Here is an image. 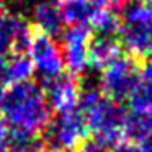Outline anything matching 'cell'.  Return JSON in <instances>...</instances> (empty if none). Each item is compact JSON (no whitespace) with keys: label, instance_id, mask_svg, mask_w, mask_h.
Wrapping results in <instances>:
<instances>
[{"label":"cell","instance_id":"ac0fdd59","mask_svg":"<svg viewBox=\"0 0 152 152\" xmlns=\"http://www.w3.org/2000/svg\"><path fill=\"white\" fill-rule=\"evenodd\" d=\"M79 152H108V149H105L95 141H83Z\"/></svg>","mask_w":152,"mask_h":152},{"label":"cell","instance_id":"52a82bcc","mask_svg":"<svg viewBox=\"0 0 152 152\" xmlns=\"http://www.w3.org/2000/svg\"><path fill=\"white\" fill-rule=\"evenodd\" d=\"M33 36L30 21H26L21 13H0V57L10 54H28Z\"/></svg>","mask_w":152,"mask_h":152},{"label":"cell","instance_id":"3957f363","mask_svg":"<svg viewBox=\"0 0 152 152\" xmlns=\"http://www.w3.org/2000/svg\"><path fill=\"white\" fill-rule=\"evenodd\" d=\"M82 115L85 116L87 129L93 134L95 142L105 149H113L121 142L123 123L126 118L123 103L102 95L92 106L82 111Z\"/></svg>","mask_w":152,"mask_h":152},{"label":"cell","instance_id":"484cf974","mask_svg":"<svg viewBox=\"0 0 152 152\" xmlns=\"http://www.w3.org/2000/svg\"><path fill=\"white\" fill-rule=\"evenodd\" d=\"M66 152H74V151H66Z\"/></svg>","mask_w":152,"mask_h":152},{"label":"cell","instance_id":"8992f818","mask_svg":"<svg viewBox=\"0 0 152 152\" xmlns=\"http://www.w3.org/2000/svg\"><path fill=\"white\" fill-rule=\"evenodd\" d=\"M28 57L33 64L34 75L38 77V83L41 87L64 72L61 46L56 43L54 38L48 36V34H34L30 49H28Z\"/></svg>","mask_w":152,"mask_h":152},{"label":"cell","instance_id":"5bb4252c","mask_svg":"<svg viewBox=\"0 0 152 152\" xmlns=\"http://www.w3.org/2000/svg\"><path fill=\"white\" fill-rule=\"evenodd\" d=\"M149 136H152V110H132L131 113H126L123 123V137L141 144Z\"/></svg>","mask_w":152,"mask_h":152},{"label":"cell","instance_id":"7c38bea8","mask_svg":"<svg viewBox=\"0 0 152 152\" xmlns=\"http://www.w3.org/2000/svg\"><path fill=\"white\" fill-rule=\"evenodd\" d=\"M34 75L33 64L28 54H10L0 57V83L15 85L30 80Z\"/></svg>","mask_w":152,"mask_h":152},{"label":"cell","instance_id":"d6986e66","mask_svg":"<svg viewBox=\"0 0 152 152\" xmlns=\"http://www.w3.org/2000/svg\"><path fill=\"white\" fill-rule=\"evenodd\" d=\"M111 152H141V149L136 144H132V142H123L121 141L118 145H115L111 149Z\"/></svg>","mask_w":152,"mask_h":152},{"label":"cell","instance_id":"6da1fadb","mask_svg":"<svg viewBox=\"0 0 152 152\" xmlns=\"http://www.w3.org/2000/svg\"><path fill=\"white\" fill-rule=\"evenodd\" d=\"M2 113L8 129L36 134H39L51 119V108L46 102L44 90L33 80L15 83L5 90Z\"/></svg>","mask_w":152,"mask_h":152},{"label":"cell","instance_id":"4fadbf2b","mask_svg":"<svg viewBox=\"0 0 152 152\" xmlns=\"http://www.w3.org/2000/svg\"><path fill=\"white\" fill-rule=\"evenodd\" d=\"M59 8L66 25L90 28L98 8L90 0H59Z\"/></svg>","mask_w":152,"mask_h":152},{"label":"cell","instance_id":"44dd1931","mask_svg":"<svg viewBox=\"0 0 152 152\" xmlns=\"http://www.w3.org/2000/svg\"><path fill=\"white\" fill-rule=\"evenodd\" d=\"M141 152H152V136H149L147 139L141 142Z\"/></svg>","mask_w":152,"mask_h":152},{"label":"cell","instance_id":"ffe728a7","mask_svg":"<svg viewBox=\"0 0 152 152\" xmlns=\"http://www.w3.org/2000/svg\"><path fill=\"white\" fill-rule=\"evenodd\" d=\"M7 141H8V126L5 124L4 119H0V149L7 147Z\"/></svg>","mask_w":152,"mask_h":152},{"label":"cell","instance_id":"8fae6325","mask_svg":"<svg viewBox=\"0 0 152 152\" xmlns=\"http://www.w3.org/2000/svg\"><path fill=\"white\" fill-rule=\"evenodd\" d=\"M121 43L116 36L93 34L88 39V66L92 70H103L121 56Z\"/></svg>","mask_w":152,"mask_h":152},{"label":"cell","instance_id":"ba28073f","mask_svg":"<svg viewBox=\"0 0 152 152\" xmlns=\"http://www.w3.org/2000/svg\"><path fill=\"white\" fill-rule=\"evenodd\" d=\"M61 53L67 74L77 77L88 72V28L69 26L61 34Z\"/></svg>","mask_w":152,"mask_h":152},{"label":"cell","instance_id":"7a4b0ae2","mask_svg":"<svg viewBox=\"0 0 152 152\" xmlns=\"http://www.w3.org/2000/svg\"><path fill=\"white\" fill-rule=\"evenodd\" d=\"M119 43L131 56H152V8L141 0H126L119 17Z\"/></svg>","mask_w":152,"mask_h":152},{"label":"cell","instance_id":"9c48e42d","mask_svg":"<svg viewBox=\"0 0 152 152\" xmlns=\"http://www.w3.org/2000/svg\"><path fill=\"white\" fill-rule=\"evenodd\" d=\"M46 102L49 108L56 113L69 111V110L77 108L79 102V93H80V83L77 79L70 74H61L59 77L53 79L43 85Z\"/></svg>","mask_w":152,"mask_h":152},{"label":"cell","instance_id":"d4e9b609","mask_svg":"<svg viewBox=\"0 0 152 152\" xmlns=\"http://www.w3.org/2000/svg\"><path fill=\"white\" fill-rule=\"evenodd\" d=\"M0 152H13V151H10L8 147H4V149H0Z\"/></svg>","mask_w":152,"mask_h":152},{"label":"cell","instance_id":"5b68a950","mask_svg":"<svg viewBox=\"0 0 152 152\" xmlns=\"http://www.w3.org/2000/svg\"><path fill=\"white\" fill-rule=\"evenodd\" d=\"M141 80V69L134 57H121L105 67L100 74L102 93L115 102L123 103L134 92Z\"/></svg>","mask_w":152,"mask_h":152},{"label":"cell","instance_id":"30bf717a","mask_svg":"<svg viewBox=\"0 0 152 152\" xmlns=\"http://www.w3.org/2000/svg\"><path fill=\"white\" fill-rule=\"evenodd\" d=\"M31 20L38 31L51 38H61L66 30V21L59 8V0L36 2L31 8Z\"/></svg>","mask_w":152,"mask_h":152},{"label":"cell","instance_id":"cb8c5ba5","mask_svg":"<svg viewBox=\"0 0 152 152\" xmlns=\"http://www.w3.org/2000/svg\"><path fill=\"white\" fill-rule=\"evenodd\" d=\"M141 2H144V4L147 5V7H151V8H152V0H141Z\"/></svg>","mask_w":152,"mask_h":152},{"label":"cell","instance_id":"7402d4cb","mask_svg":"<svg viewBox=\"0 0 152 152\" xmlns=\"http://www.w3.org/2000/svg\"><path fill=\"white\" fill-rule=\"evenodd\" d=\"M4 96H5V88L0 83V113H2V105H4Z\"/></svg>","mask_w":152,"mask_h":152},{"label":"cell","instance_id":"e0dca14e","mask_svg":"<svg viewBox=\"0 0 152 152\" xmlns=\"http://www.w3.org/2000/svg\"><path fill=\"white\" fill-rule=\"evenodd\" d=\"M141 82L147 83L149 87H152V57L145 61V64L141 69Z\"/></svg>","mask_w":152,"mask_h":152},{"label":"cell","instance_id":"2e32d148","mask_svg":"<svg viewBox=\"0 0 152 152\" xmlns=\"http://www.w3.org/2000/svg\"><path fill=\"white\" fill-rule=\"evenodd\" d=\"M90 2L100 10H116L123 7L126 0H90Z\"/></svg>","mask_w":152,"mask_h":152},{"label":"cell","instance_id":"603a6c76","mask_svg":"<svg viewBox=\"0 0 152 152\" xmlns=\"http://www.w3.org/2000/svg\"><path fill=\"white\" fill-rule=\"evenodd\" d=\"M8 2H10V0H0V13L5 10V7L8 5Z\"/></svg>","mask_w":152,"mask_h":152},{"label":"cell","instance_id":"277c9868","mask_svg":"<svg viewBox=\"0 0 152 152\" xmlns=\"http://www.w3.org/2000/svg\"><path fill=\"white\" fill-rule=\"evenodd\" d=\"M85 116L77 108L69 111L57 113L56 118H51L48 124L41 129V142L44 152H66L74 151L87 137Z\"/></svg>","mask_w":152,"mask_h":152},{"label":"cell","instance_id":"9a60e30c","mask_svg":"<svg viewBox=\"0 0 152 152\" xmlns=\"http://www.w3.org/2000/svg\"><path fill=\"white\" fill-rule=\"evenodd\" d=\"M95 34H103V36H118L119 31V17L113 10H100L96 12L92 25Z\"/></svg>","mask_w":152,"mask_h":152}]
</instances>
